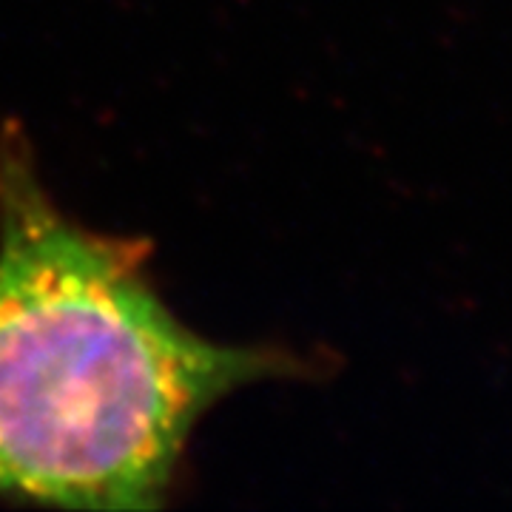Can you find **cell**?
I'll use <instances>...</instances> for the list:
<instances>
[{
	"instance_id": "cell-1",
	"label": "cell",
	"mask_w": 512,
	"mask_h": 512,
	"mask_svg": "<svg viewBox=\"0 0 512 512\" xmlns=\"http://www.w3.org/2000/svg\"><path fill=\"white\" fill-rule=\"evenodd\" d=\"M305 370L288 350L183 325L148 274L146 239L63 214L29 140L0 128V498L163 507L214 404Z\"/></svg>"
}]
</instances>
